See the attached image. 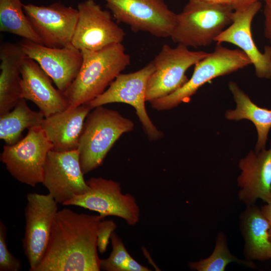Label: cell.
Returning a JSON list of instances; mask_svg holds the SVG:
<instances>
[{
  "instance_id": "1",
  "label": "cell",
  "mask_w": 271,
  "mask_h": 271,
  "mask_svg": "<svg viewBox=\"0 0 271 271\" xmlns=\"http://www.w3.org/2000/svg\"><path fill=\"white\" fill-rule=\"evenodd\" d=\"M103 219L67 208L58 211L46 251L34 271H99L97 231Z\"/></svg>"
},
{
  "instance_id": "2",
  "label": "cell",
  "mask_w": 271,
  "mask_h": 271,
  "mask_svg": "<svg viewBox=\"0 0 271 271\" xmlns=\"http://www.w3.org/2000/svg\"><path fill=\"white\" fill-rule=\"evenodd\" d=\"M81 51L83 60L79 73L63 92L68 108L88 103L101 94L130 63L122 43L97 51Z\"/></svg>"
},
{
  "instance_id": "3",
  "label": "cell",
  "mask_w": 271,
  "mask_h": 271,
  "mask_svg": "<svg viewBox=\"0 0 271 271\" xmlns=\"http://www.w3.org/2000/svg\"><path fill=\"white\" fill-rule=\"evenodd\" d=\"M92 109L84 121L77 148L84 175L100 166L121 135L134 127L132 120L116 110L103 106Z\"/></svg>"
},
{
  "instance_id": "4",
  "label": "cell",
  "mask_w": 271,
  "mask_h": 271,
  "mask_svg": "<svg viewBox=\"0 0 271 271\" xmlns=\"http://www.w3.org/2000/svg\"><path fill=\"white\" fill-rule=\"evenodd\" d=\"M233 12L230 5L189 1L177 14L170 38L188 48L206 47L231 24Z\"/></svg>"
},
{
  "instance_id": "5",
  "label": "cell",
  "mask_w": 271,
  "mask_h": 271,
  "mask_svg": "<svg viewBox=\"0 0 271 271\" xmlns=\"http://www.w3.org/2000/svg\"><path fill=\"white\" fill-rule=\"evenodd\" d=\"M251 64L240 49H231L217 43L213 51L194 66L191 77L180 88L166 96L150 102L152 107L161 111L173 108L188 102L202 85L210 80L229 74Z\"/></svg>"
},
{
  "instance_id": "6",
  "label": "cell",
  "mask_w": 271,
  "mask_h": 271,
  "mask_svg": "<svg viewBox=\"0 0 271 271\" xmlns=\"http://www.w3.org/2000/svg\"><path fill=\"white\" fill-rule=\"evenodd\" d=\"M52 150L53 145L41 127H33L16 144L4 146L0 160L15 179L35 187L43 182L44 164Z\"/></svg>"
},
{
  "instance_id": "7",
  "label": "cell",
  "mask_w": 271,
  "mask_h": 271,
  "mask_svg": "<svg viewBox=\"0 0 271 271\" xmlns=\"http://www.w3.org/2000/svg\"><path fill=\"white\" fill-rule=\"evenodd\" d=\"M86 183L87 191L74 195L63 205L94 211L104 218L108 216L119 217L130 226L139 222L141 211L136 199L130 193H122L120 183L102 177H92Z\"/></svg>"
},
{
  "instance_id": "8",
  "label": "cell",
  "mask_w": 271,
  "mask_h": 271,
  "mask_svg": "<svg viewBox=\"0 0 271 271\" xmlns=\"http://www.w3.org/2000/svg\"><path fill=\"white\" fill-rule=\"evenodd\" d=\"M208 53L191 51L181 44L175 48L164 45L153 60L155 70L148 82L146 101L166 96L182 87L188 80L187 70Z\"/></svg>"
},
{
  "instance_id": "9",
  "label": "cell",
  "mask_w": 271,
  "mask_h": 271,
  "mask_svg": "<svg viewBox=\"0 0 271 271\" xmlns=\"http://www.w3.org/2000/svg\"><path fill=\"white\" fill-rule=\"evenodd\" d=\"M155 70L152 61L142 69L129 73L119 74L101 94L88 104L91 109L112 103H123L132 106L142 127L151 141L161 139L163 133L153 123L146 109L147 84Z\"/></svg>"
},
{
  "instance_id": "10",
  "label": "cell",
  "mask_w": 271,
  "mask_h": 271,
  "mask_svg": "<svg viewBox=\"0 0 271 271\" xmlns=\"http://www.w3.org/2000/svg\"><path fill=\"white\" fill-rule=\"evenodd\" d=\"M118 23L134 32H144L158 38L170 37L177 14L164 0H103Z\"/></svg>"
},
{
  "instance_id": "11",
  "label": "cell",
  "mask_w": 271,
  "mask_h": 271,
  "mask_svg": "<svg viewBox=\"0 0 271 271\" xmlns=\"http://www.w3.org/2000/svg\"><path fill=\"white\" fill-rule=\"evenodd\" d=\"M78 18L72 45L80 50L97 51L122 43L123 30L112 20L109 11L94 0H85L77 6Z\"/></svg>"
},
{
  "instance_id": "12",
  "label": "cell",
  "mask_w": 271,
  "mask_h": 271,
  "mask_svg": "<svg viewBox=\"0 0 271 271\" xmlns=\"http://www.w3.org/2000/svg\"><path fill=\"white\" fill-rule=\"evenodd\" d=\"M25 209V232L23 239L30 271H34L46 251L58 203L50 194L30 193Z\"/></svg>"
},
{
  "instance_id": "13",
  "label": "cell",
  "mask_w": 271,
  "mask_h": 271,
  "mask_svg": "<svg viewBox=\"0 0 271 271\" xmlns=\"http://www.w3.org/2000/svg\"><path fill=\"white\" fill-rule=\"evenodd\" d=\"M77 149L47 154L42 184L58 203L63 205L74 195L83 194L88 186L83 177Z\"/></svg>"
},
{
  "instance_id": "14",
  "label": "cell",
  "mask_w": 271,
  "mask_h": 271,
  "mask_svg": "<svg viewBox=\"0 0 271 271\" xmlns=\"http://www.w3.org/2000/svg\"><path fill=\"white\" fill-rule=\"evenodd\" d=\"M23 9L43 45L62 48L72 44L78 18L77 9L59 2L48 6L24 4Z\"/></svg>"
},
{
  "instance_id": "15",
  "label": "cell",
  "mask_w": 271,
  "mask_h": 271,
  "mask_svg": "<svg viewBox=\"0 0 271 271\" xmlns=\"http://www.w3.org/2000/svg\"><path fill=\"white\" fill-rule=\"evenodd\" d=\"M18 44L26 55L38 63L61 92H64L77 76L82 55L72 44L53 48L25 39Z\"/></svg>"
},
{
  "instance_id": "16",
  "label": "cell",
  "mask_w": 271,
  "mask_h": 271,
  "mask_svg": "<svg viewBox=\"0 0 271 271\" xmlns=\"http://www.w3.org/2000/svg\"><path fill=\"white\" fill-rule=\"evenodd\" d=\"M258 1L241 11H234L231 24L215 39L219 43H228L238 47L249 58L259 78H271V46H265L261 52L253 41L251 26L261 8Z\"/></svg>"
},
{
  "instance_id": "17",
  "label": "cell",
  "mask_w": 271,
  "mask_h": 271,
  "mask_svg": "<svg viewBox=\"0 0 271 271\" xmlns=\"http://www.w3.org/2000/svg\"><path fill=\"white\" fill-rule=\"evenodd\" d=\"M241 172L237 179L238 197L246 206L260 199L271 203V141L268 149L251 151L240 160Z\"/></svg>"
},
{
  "instance_id": "18",
  "label": "cell",
  "mask_w": 271,
  "mask_h": 271,
  "mask_svg": "<svg viewBox=\"0 0 271 271\" xmlns=\"http://www.w3.org/2000/svg\"><path fill=\"white\" fill-rule=\"evenodd\" d=\"M21 73L22 98L34 103L45 117L69 107L64 93L53 86L51 78L35 60L26 56Z\"/></svg>"
},
{
  "instance_id": "19",
  "label": "cell",
  "mask_w": 271,
  "mask_h": 271,
  "mask_svg": "<svg viewBox=\"0 0 271 271\" xmlns=\"http://www.w3.org/2000/svg\"><path fill=\"white\" fill-rule=\"evenodd\" d=\"M91 109L88 103L84 104L45 117L41 127L52 143L53 150L77 149L84 121Z\"/></svg>"
},
{
  "instance_id": "20",
  "label": "cell",
  "mask_w": 271,
  "mask_h": 271,
  "mask_svg": "<svg viewBox=\"0 0 271 271\" xmlns=\"http://www.w3.org/2000/svg\"><path fill=\"white\" fill-rule=\"evenodd\" d=\"M27 56L19 44L0 47V116L10 111L22 98L21 68Z\"/></svg>"
},
{
  "instance_id": "21",
  "label": "cell",
  "mask_w": 271,
  "mask_h": 271,
  "mask_svg": "<svg viewBox=\"0 0 271 271\" xmlns=\"http://www.w3.org/2000/svg\"><path fill=\"white\" fill-rule=\"evenodd\" d=\"M239 226L244 240L243 255L248 260L271 259L269 223L256 204L246 206L239 217Z\"/></svg>"
},
{
  "instance_id": "22",
  "label": "cell",
  "mask_w": 271,
  "mask_h": 271,
  "mask_svg": "<svg viewBox=\"0 0 271 271\" xmlns=\"http://www.w3.org/2000/svg\"><path fill=\"white\" fill-rule=\"evenodd\" d=\"M228 87L235 102L236 108L227 110L225 117L228 120L247 119L251 121L257 133L255 151L265 148L271 128V110L255 104L236 82H229Z\"/></svg>"
},
{
  "instance_id": "23",
  "label": "cell",
  "mask_w": 271,
  "mask_h": 271,
  "mask_svg": "<svg viewBox=\"0 0 271 271\" xmlns=\"http://www.w3.org/2000/svg\"><path fill=\"white\" fill-rule=\"evenodd\" d=\"M26 100L21 98L13 110L0 116V139L6 145L16 144L25 129L41 126L45 118L40 111L32 110Z\"/></svg>"
},
{
  "instance_id": "24",
  "label": "cell",
  "mask_w": 271,
  "mask_h": 271,
  "mask_svg": "<svg viewBox=\"0 0 271 271\" xmlns=\"http://www.w3.org/2000/svg\"><path fill=\"white\" fill-rule=\"evenodd\" d=\"M21 0H0V31L43 45L27 17Z\"/></svg>"
},
{
  "instance_id": "25",
  "label": "cell",
  "mask_w": 271,
  "mask_h": 271,
  "mask_svg": "<svg viewBox=\"0 0 271 271\" xmlns=\"http://www.w3.org/2000/svg\"><path fill=\"white\" fill-rule=\"evenodd\" d=\"M232 262L252 269L257 268L253 261L240 259L234 255L228 248L225 233L220 232L210 255L197 261H190L188 266L191 270L196 271H225L227 265Z\"/></svg>"
},
{
  "instance_id": "26",
  "label": "cell",
  "mask_w": 271,
  "mask_h": 271,
  "mask_svg": "<svg viewBox=\"0 0 271 271\" xmlns=\"http://www.w3.org/2000/svg\"><path fill=\"white\" fill-rule=\"evenodd\" d=\"M110 240L112 251L108 258L101 259L100 269L106 271H128L129 262L132 257L114 231L111 234Z\"/></svg>"
},
{
  "instance_id": "27",
  "label": "cell",
  "mask_w": 271,
  "mask_h": 271,
  "mask_svg": "<svg viewBox=\"0 0 271 271\" xmlns=\"http://www.w3.org/2000/svg\"><path fill=\"white\" fill-rule=\"evenodd\" d=\"M20 261L9 251L7 243V228L0 221V270L19 271L21 269Z\"/></svg>"
},
{
  "instance_id": "28",
  "label": "cell",
  "mask_w": 271,
  "mask_h": 271,
  "mask_svg": "<svg viewBox=\"0 0 271 271\" xmlns=\"http://www.w3.org/2000/svg\"><path fill=\"white\" fill-rule=\"evenodd\" d=\"M116 227V223L112 220L101 221L97 231V248L99 253L106 251L111 234Z\"/></svg>"
},
{
  "instance_id": "29",
  "label": "cell",
  "mask_w": 271,
  "mask_h": 271,
  "mask_svg": "<svg viewBox=\"0 0 271 271\" xmlns=\"http://www.w3.org/2000/svg\"><path fill=\"white\" fill-rule=\"evenodd\" d=\"M264 35L271 46V6L266 4L263 9Z\"/></svg>"
},
{
  "instance_id": "30",
  "label": "cell",
  "mask_w": 271,
  "mask_h": 271,
  "mask_svg": "<svg viewBox=\"0 0 271 271\" xmlns=\"http://www.w3.org/2000/svg\"><path fill=\"white\" fill-rule=\"evenodd\" d=\"M260 0H233L232 6L234 11L244 10Z\"/></svg>"
},
{
  "instance_id": "31",
  "label": "cell",
  "mask_w": 271,
  "mask_h": 271,
  "mask_svg": "<svg viewBox=\"0 0 271 271\" xmlns=\"http://www.w3.org/2000/svg\"><path fill=\"white\" fill-rule=\"evenodd\" d=\"M260 208L269 223L268 233L269 240L271 242V203H266L265 205L262 206Z\"/></svg>"
},
{
  "instance_id": "32",
  "label": "cell",
  "mask_w": 271,
  "mask_h": 271,
  "mask_svg": "<svg viewBox=\"0 0 271 271\" xmlns=\"http://www.w3.org/2000/svg\"><path fill=\"white\" fill-rule=\"evenodd\" d=\"M189 2H199L213 5L232 6L233 0H188Z\"/></svg>"
},
{
  "instance_id": "33",
  "label": "cell",
  "mask_w": 271,
  "mask_h": 271,
  "mask_svg": "<svg viewBox=\"0 0 271 271\" xmlns=\"http://www.w3.org/2000/svg\"><path fill=\"white\" fill-rule=\"evenodd\" d=\"M266 4L269 5L271 6V0H264Z\"/></svg>"
},
{
  "instance_id": "34",
  "label": "cell",
  "mask_w": 271,
  "mask_h": 271,
  "mask_svg": "<svg viewBox=\"0 0 271 271\" xmlns=\"http://www.w3.org/2000/svg\"><path fill=\"white\" fill-rule=\"evenodd\" d=\"M270 270H271V268H270Z\"/></svg>"
}]
</instances>
